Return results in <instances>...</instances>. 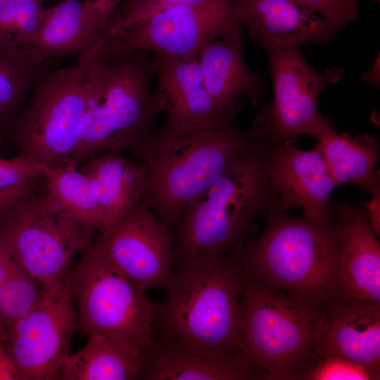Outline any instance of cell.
<instances>
[{
    "instance_id": "26",
    "label": "cell",
    "mask_w": 380,
    "mask_h": 380,
    "mask_svg": "<svg viewBox=\"0 0 380 380\" xmlns=\"http://www.w3.org/2000/svg\"><path fill=\"white\" fill-rule=\"evenodd\" d=\"M46 11L35 0H0L1 61L20 64V55L39 30Z\"/></svg>"
},
{
    "instance_id": "10",
    "label": "cell",
    "mask_w": 380,
    "mask_h": 380,
    "mask_svg": "<svg viewBox=\"0 0 380 380\" xmlns=\"http://www.w3.org/2000/svg\"><path fill=\"white\" fill-rule=\"evenodd\" d=\"M241 27L236 0H207L156 13L104 37L99 46L107 53L141 50L197 58L207 44Z\"/></svg>"
},
{
    "instance_id": "8",
    "label": "cell",
    "mask_w": 380,
    "mask_h": 380,
    "mask_svg": "<svg viewBox=\"0 0 380 380\" xmlns=\"http://www.w3.org/2000/svg\"><path fill=\"white\" fill-rule=\"evenodd\" d=\"M91 228L34 194L0 215V240L19 266L49 293L67 277L78 252L93 246Z\"/></svg>"
},
{
    "instance_id": "35",
    "label": "cell",
    "mask_w": 380,
    "mask_h": 380,
    "mask_svg": "<svg viewBox=\"0 0 380 380\" xmlns=\"http://www.w3.org/2000/svg\"><path fill=\"white\" fill-rule=\"evenodd\" d=\"M5 333V329H0V380H20L16 366L4 345Z\"/></svg>"
},
{
    "instance_id": "20",
    "label": "cell",
    "mask_w": 380,
    "mask_h": 380,
    "mask_svg": "<svg viewBox=\"0 0 380 380\" xmlns=\"http://www.w3.org/2000/svg\"><path fill=\"white\" fill-rule=\"evenodd\" d=\"M324 354L343 357L380 374V303L341 296L330 307Z\"/></svg>"
},
{
    "instance_id": "23",
    "label": "cell",
    "mask_w": 380,
    "mask_h": 380,
    "mask_svg": "<svg viewBox=\"0 0 380 380\" xmlns=\"http://www.w3.org/2000/svg\"><path fill=\"white\" fill-rule=\"evenodd\" d=\"M85 346L69 355L56 373L59 380H132L139 378L142 349L108 336H89Z\"/></svg>"
},
{
    "instance_id": "40",
    "label": "cell",
    "mask_w": 380,
    "mask_h": 380,
    "mask_svg": "<svg viewBox=\"0 0 380 380\" xmlns=\"http://www.w3.org/2000/svg\"><path fill=\"white\" fill-rule=\"evenodd\" d=\"M1 328H4V327L0 324V329H1Z\"/></svg>"
},
{
    "instance_id": "9",
    "label": "cell",
    "mask_w": 380,
    "mask_h": 380,
    "mask_svg": "<svg viewBox=\"0 0 380 380\" xmlns=\"http://www.w3.org/2000/svg\"><path fill=\"white\" fill-rule=\"evenodd\" d=\"M87 103V74L79 62L41 76L29 105L13 120L19 156L49 167L70 161Z\"/></svg>"
},
{
    "instance_id": "42",
    "label": "cell",
    "mask_w": 380,
    "mask_h": 380,
    "mask_svg": "<svg viewBox=\"0 0 380 380\" xmlns=\"http://www.w3.org/2000/svg\"><path fill=\"white\" fill-rule=\"evenodd\" d=\"M375 1H379L380 0H375Z\"/></svg>"
},
{
    "instance_id": "27",
    "label": "cell",
    "mask_w": 380,
    "mask_h": 380,
    "mask_svg": "<svg viewBox=\"0 0 380 380\" xmlns=\"http://www.w3.org/2000/svg\"><path fill=\"white\" fill-rule=\"evenodd\" d=\"M39 284L21 267L0 291V324L11 329L44 297Z\"/></svg>"
},
{
    "instance_id": "21",
    "label": "cell",
    "mask_w": 380,
    "mask_h": 380,
    "mask_svg": "<svg viewBox=\"0 0 380 380\" xmlns=\"http://www.w3.org/2000/svg\"><path fill=\"white\" fill-rule=\"evenodd\" d=\"M196 59L204 87L219 108L241 110V97L254 104L261 99L264 82L245 63L241 31L209 42Z\"/></svg>"
},
{
    "instance_id": "19",
    "label": "cell",
    "mask_w": 380,
    "mask_h": 380,
    "mask_svg": "<svg viewBox=\"0 0 380 380\" xmlns=\"http://www.w3.org/2000/svg\"><path fill=\"white\" fill-rule=\"evenodd\" d=\"M242 26L264 49L327 43L338 31L296 0H236Z\"/></svg>"
},
{
    "instance_id": "7",
    "label": "cell",
    "mask_w": 380,
    "mask_h": 380,
    "mask_svg": "<svg viewBox=\"0 0 380 380\" xmlns=\"http://www.w3.org/2000/svg\"><path fill=\"white\" fill-rule=\"evenodd\" d=\"M69 281L80 331L122 338L142 350L151 345L160 304L113 266L95 244L70 270Z\"/></svg>"
},
{
    "instance_id": "29",
    "label": "cell",
    "mask_w": 380,
    "mask_h": 380,
    "mask_svg": "<svg viewBox=\"0 0 380 380\" xmlns=\"http://www.w3.org/2000/svg\"><path fill=\"white\" fill-rule=\"evenodd\" d=\"M305 380H369L373 374L363 366L343 357L324 354L317 365L306 374Z\"/></svg>"
},
{
    "instance_id": "2",
    "label": "cell",
    "mask_w": 380,
    "mask_h": 380,
    "mask_svg": "<svg viewBox=\"0 0 380 380\" xmlns=\"http://www.w3.org/2000/svg\"><path fill=\"white\" fill-rule=\"evenodd\" d=\"M147 53H107L98 44L78 59L87 74L88 103L70 161L78 165L103 151L138 155L147 143L160 113L151 91L154 59Z\"/></svg>"
},
{
    "instance_id": "11",
    "label": "cell",
    "mask_w": 380,
    "mask_h": 380,
    "mask_svg": "<svg viewBox=\"0 0 380 380\" xmlns=\"http://www.w3.org/2000/svg\"><path fill=\"white\" fill-rule=\"evenodd\" d=\"M300 48L275 46L265 49L274 98L257 116L253 125L261 129L272 142L312 135L324 118L317 108L321 92L327 84L338 82L343 73L338 68L324 71L314 69Z\"/></svg>"
},
{
    "instance_id": "16",
    "label": "cell",
    "mask_w": 380,
    "mask_h": 380,
    "mask_svg": "<svg viewBox=\"0 0 380 380\" xmlns=\"http://www.w3.org/2000/svg\"><path fill=\"white\" fill-rule=\"evenodd\" d=\"M107 23L89 0H64L47 8L33 39L23 49L19 63L37 72L55 58L89 53L106 37Z\"/></svg>"
},
{
    "instance_id": "12",
    "label": "cell",
    "mask_w": 380,
    "mask_h": 380,
    "mask_svg": "<svg viewBox=\"0 0 380 380\" xmlns=\"http://www.w3.org/2000/svg\"><path fill=\"white\" fill-rule=\"evenodd\" d=\"M69 274L11 329L6 331L4 345L20 380L54 379L69 356L70 341L77 328Z\"/></svg>"
},
{
    "instance_id": "39",
    "label": "cell",
    "mask_w": 380,
    "mask_h": 380,
    "mask_svg": "<svg viewBox=\"0 0 380 380\" xmlns=\"http://www.w3.org/2000/svg\"><path fill=\"white\" fill-rule=\"evenodd\" d=\"M379 60H376V63L372 68V69L362 76V80L365 82L369 83L374 86H379Z\"/></svg>"
},
{
    "instance_id": "36",
    "label": "cell",
    "mask_w": 380,
    "mask_h": 380,
    "mask_svg": "<svg viewBox=\"0 0 380 380\" xmlns=\"http://www.w3.org/2000/svg\"><path fill=\"white\" fill-rule=\"evenodd\" d=\"M379 174L377 175L372 192L373 194L372 199L367 203H362V206L364 207L368 212L369 217L373 229L376 236L380 234V189H379Z\"/></svg>"
},
{
    "instance_id": "32",
    "label": "cell",
    "mask_w": 380,
    "mask_h": 380,
    "mask_svg": "<svg viewBox=\"0 0 380 380\" xmlns=\"http://www.w3.org/2000/svg\"><path fill=\"white\" fill-rule=\"evenodd\" d=\"M207 0H146L129 13L113 20L108 31L112 35L123 27L156 13L179 6H193Z\"/></svg>"
},
{
    "instance_id": "14",
    "label": "cell",
    "mask_w": 380,
    "mask_h": 380,
    "mask_svg": "<svg viewBox=\"0 0 380 380\" xmlns=\"http://www.w3.org/2000/svg\"><path fill=\"white\" fill-rule=\"evenodd\" d=\"M272 143L267 158L272 205L284 211L300 207L310 219L327 217L329 198L336 185L318 146L304 151L292 139Z\"/></svg>"
},
{
    "instance_id": "6",
    "label": "cell",
    "mask_w": 380,
    "mask_h": 380,
    "mask_svg": "<svg viewBox=\"0 0 380 380\" xmlns=\"http://www.w3.org/2000/svg\"><path fill=\"white\" fill-rule=\"evenodd\" d=\"M241 348L262 379H304L323 356L329 310L244 275Z\"/></svg>"
},
{
    "instance_id": "24",
    "label": "cell",
    "mask_w": 380,
    "mask_h": 380,
    "mask_svg": "<svg viewBox=\"0 0 380 380\" xmlns=\"http://www.w3.org/2000/svg\"><path fill=\"white\" fill-rule=\"evenodd\" d=\"M312 136L317 139L329 172L336 185L355 184L372 192L379 172H374L379 149L367 134L352 136L337 132L324 117Z\"/></svg>"
},
{
    "instance_id": "34",
    "label": "cell",
    "mask_w": 380,
    "mask_h": 380,
    "mask_svg": "<svg viewBox=\"0 0 380 380\" xmlns=\"http://www.w3.org/2000/svg\"><path fill=\"white\" fill-rule=\"evenodd\" d=\"M20 267L0 240V291Z\"/></svg>"
},
{
    "instance_id": "1",
    "label": "cell",
    "mask_w": 380,
    "mask_h": 380,
    "mask_svg": "<svg viewBox=\"0 0 380 380\" xmlns=\"http://www.w3.org/2000/svg\"><path fill=\"white\" fill-rule=\"evenodd\" d=\"M261 236L243 246V274L298 300L329 310L342 295L338 280L340 229L336 217L298 218L272 204L262 213ZM336 216V215H335Z\"/></svg>"
},
{
    "instance_id": "43",
    "label": "cell",
    "mask_w": 380,
    "mask_h": 380,
    "mask_svg": "<svg viewBox=\"0 0 380 380\" xmlns=\"http://www.w3.org/2000/svg\"><path fill=\"white\" fill-rule=\"evenodd\" d=\"M1 141H0V144H1Z\"/></svg>"
},
{
    "instance_id": "4",
    "label": "cell",
    "mask_w": 380,
    "mask_h": 380,
    "mask_svg": "<svg viewBox=\"0 0 380 380\" xmlns=\"http://www.w3.org/2000/svg\"><path fill=\"white\" fill-rule=\"evenodd\" d=\"M263 139H257L183 209L173 225V262L219 256L243 246L255 218L273 201Z\"/></svg>"
},
{
    "instance_id": "30",
    "label": "cell",
    "mask_w": 380,
    "mask_h": 380,
    "mask_svg": "<svg viewBox=\"0 0 380 380\" xmlns=\"http://www.w3.org/2000/svg\"><path fill=\"white\" fill-rule=\"evenodd\" d=\"M308 10L321 16L337 31L355 23L359 18L355 0H296Z\"/></svg>"
},
{
    "instance_id": "22",
    "label": "cell",
    "mask_w": 380,
    "mask_h": 380,
    "mask_svg": "<svg viewBox=\"0 0 380 380\" xmlns=\"http://www.w3.org/2000/svg\"><path fill=\"white\" fill-rule=\"evenodd\" d=\"M82 172L90 183L108 229L143 201L142 165L118 153L88 158Z\"/></svg>"
},
{
    "instance_id": "13",
    "label": "cell",
    "mask_w": 380,
    "mask_h": 380,
    "mask_svg": "<svg viewBox=\"0 0 380 380\" xmlns=\"http://www.w3.org/2000/svg\"><path fill=\"white\" fill-rule=\"evenodd\" d=\"M95 245L144 291L166 285L173 263V234L144 201L101 234Z\"/></svg>"
},
{
    "instance_id": "38",
    "label": "cell",
    "mask_w": 380,
    "mask_h": 380,
    "mask_svg": "<svg viewBox=\"0 0 380 380\" xmlns=\"http://www.w3.org/2000/svg\"><path fill=\"white\" fill-rule=\"evenodd\" d=\"M145 1L146 0H123L120 3L115 10L112 16L111 22L129 13Z\"/></svg>"
},
{
    "instance_id": "15",
    "label": "cell",
    "mask_w": 380,
    "mask_h": 380,
    "mask_svg": "<svg viewBox=\"0 0 380 380\" xmlns=\"http://www.w3.org/2000/svg\"><path fill=\"white\" fill-rule=\"evenodd\" d=\"M158 88L155 101L165 122L192 130L234 123L240 110L219 108L206 91L196 58L153 53Z\"/></svg>"
},
{
    "instance_id": "25",
    "label": "cell",
    "mask_w": 380,
    "mask_h": 380,
    "mask_svg": "<svg viewBox=\"0 0 380 380\" xmlns=\"http://www.w3.org/2000/svg\"><path fill=\"white\" fill-rule=\"evenodd\" d=\"M77 164H65L46 169L45 194L68 215L91 229L106 233L108 227L90 183Z\"/></svg>"
},
{
    "instance_id": "3",
    "label": "cell",
    "mask_w": 380,
    "mask_h": 380,
    "mask_svg": "<svg viewBox=\"0 0 380 380\" xmlns=\"http://www.w3.org/2000/svg\"><path fill=\"white\" fill-rule=\"evenodd\" d=\"M234 123L184 130L165 122L138 153L144 170L143 201L168 227L257 139Z\"/></svg>"
},
{
    "instance_id": "31",
    "label": "cell",
    "mask_w": 380,
    "mask_h": 380,
    "mask_svg": "<svg viewBox=\"0 0 380 380\" xmlns=\"http://www.w3.org/2000/svg\"><path fill=\"white\" fill-rule=\"evenodd\" d=\"M47 168L20 156L13 159L0 158V190L27 184L43 176Z\"/></svg>"
},
{
    "instance_id": "41",
    "label": "cell",
    "mask_w": 380,
    "mask_h": 380,
    "mask_svg": "<svg viewBox=\"0 0 380 380\" xmlns=\"http://www.w3.org/2000/svg\"><path fill=\"white\" fill-rule=\"evenodd\" d=\"M35 1H40V2H41V1H42V0H35Z\"/></svg>"
},
{
    "instance_id": "5",
    "label": "cell",
    "mask_w": 380,
    "mask_h": 380,
    "mask_svg": "<svg viewBox=\"0 0 380 380\" xmlns=\"http://www.w3.org/2000/svg\"><path fill=\"white\" fill-rule=\"evenodd\" d=\"M165 286L157 321L163 337L185 344L241 353V289L237 251L178 265Z\"/></svg>"
},
{
    "instance_id": "33",
    "label": "cell",
    "mask_w": 380,
    "mask_h": 380,
    "mask_svg": "<svg viewBox=\"0 0 380 380\" xmlns=\"http://www.w3.org/2000/svg\"><path fill=\"white\" fill-rule=\"evenodd\" d=\"M32 182L22 186L0 190V215L33 194Z\"/></svg>"
},
{
    "instance_id": "18",
    "label": "cell",
    "mask_w": 380,
    "mask_h": 380,
    "mask_svg": "<svg viewBox=\"0 0 380 380\" xmlns=\"http://www.w3.org/2000/svg\"><path fill=\"white\" fill-rule=\"evenodd\" d=\"M340 229L338 280L343 296L380 303V245L367 210L331 204Z\"/></svg>"
},
{
    "instance_id": "28",
    "label": "cell",
    "mask_w": 380,
    "mask_h": 380,
    "mask_svg": "<svg viewBox=\"0 0 380 380\" xmlns=\"http://www.w3.org/2000/svg\"><path fill=\"white\" fill-rule=\"evenodd\" d=\"M36 73L19 63L0 60V120L13 113Z\"/></svg>"
},
{
    "instance_id": "37",
    "label": "cell",
    "mask_w": 380,
    "mask_h": 380,
    "mask_svg": "<svg viewBox=\"0 0 380 380\" xmlns=\"http://www.w3.org/2000/svg\"><path fill=\"white\" fill-rule=\"evenodd\" d=\"M103 19L110 24L112 16L121 0H89Z\"/></svg>"
},
{
    "instance_id": "17",
    "label": "cell",
    "mask_w": 380,
    "mask_h": 380,
    "mask_svg": "<svg viewBox=\"0 0 380 380\" xmlns=\"http://www.w3.org/2000/svg\"><path fill=\"white\" fill-rule=\"evenodd\" d=\"M145 380L262 379L241 353L185 344L163 337L142 350Z\"/></svg>"
}]
</instances>
